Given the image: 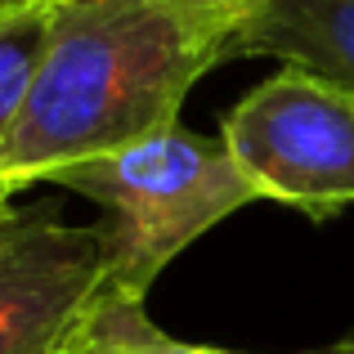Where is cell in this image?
<instances>
[{"instance_id":"obj_1","label":"cell","mask_w":354,"mask_h":354,"mask_svg":"<svg viewBox=\"0 0 354 354\" xmlns=\"http://www.w3.org/2000/svg\"><path fill=\"white\" fill-rule=\"evenodd\" d=\"M242 27L211 0H59L27 108L0 148V193L175 126L198 77L234 59Z\"/></svg>"},{"instance_id":"obj_2","label":"cell","mask_w":354,"mask_h":354,"mask_svg":"<svg viewBox=\"0 0 354 354\" xmlns=\"http://www.w3.org/2000/svg\"><path fill=\"white\" fill-rule=\"evenodd\" d=\"M45 184L108 211V292L130 301H144L184 247L260 202L229 148L180 121L104 157L59 166Z\"/></svg>"},{"instance_id":"obj_3","label":"cell","mask_w":354,"mask_h":354,"mask_svg":"<svg viewBox=\"0 0 354 354\" xmlns=\"http://www.w3.org/2000/svg\"><path fill=\"white\" fill-rule=\"evenodd\" d=\"M220 144L269 202L328 225L354 207V99L305 68H283L238 99Z\"/></svg>"},{"instance_id":"obj_4","label":"cell","mask_w":354,"mask_h":354,"mask_svg":"<svg viewBox=\"0 0 354 354\" xmlns=\"http://www.w3.org/2000/svg\"><path fill=\"white\" fill-rule=\"evenodd\" d=\"M104 283V225H68L54 207L0 211V354H54Z\"/></svg>"},{"instance_id":"obj_5","label":"cell","mask_w":354,"mask_h":354,"mask_svg":"<svg viewBox=\"0 0 354 354\" xmlns=\"http://www.w3.org/2000/svg\"><path fill=\"white\" fill-rule=\"evenodd\" d=\"M234 59H278L354 99V0H260L234 36Z\"/></svg>"},{"instance_id":"obj_6","label":"cell","mask_w":354,"mask_h":354,"mask_svg":"<svg viewBox=\"0 0 354 354\" xmlns=\"http://www.w3.org/2000/svg\"><path fill=\"white\" fill-rule=\"evenodd\" d=\"M54 354H242L225 346H193V341H175L148 319L144 301L104 292L95 296L86 314L72 323V332L59 341Z\"/></svg>"},{"instance_id":"obj_7","label":"cell","mask_w":354,"mask_h":354,"mask_svg":"<svg viewBox=\"0 0 354 354\" xmlns=\"http://www.w3.org/2000/svg\"><path fill=\"white\" fill-rule=\"evenodd\" d=\"M54 18L59 0H0V148L27 108Z\"/></svg>"},{"instance_id":"obj_8","label":"cell","mask_w":354,"mask_h":354,"mask_svg":"<svg viewBox=\"0 0 354 354\" xmlns=\"http://www.w3.org/2000/svg\"><path fill=\"white\" fill-rule=\"evenodd\" d=\"M211 5H225V9H234V14H242V18H251L260 9V0H211Z\"/></svg>"},{"instance_id":"obj_9","label":"cell","mask_w":354,"mask_h":354,"mask_svg":"<svg viewBox=\"0 0 354 354\" xmlns=\"http://www.w3.org/2000/svg\"><path fill=\"white\" fill-rule=\"evenodd\" d=\"M314 354H354V332H346V337H337L332 346H323V350H314Z\"/></svg>"},{"instance_id":"obj_10","label":"cell","mask_w":354,"mask_h":354,"mask_svg":"<svg viewBox=\"0 0 354 354\" xmlns=\"http://www.w3.org/2000/svg\"><path fill=\"white\" fill-rule=\"evenodd\" d=\"M9 202H14V198H5V193H0V211H5V207H9Z\"/></svg>"}]
</instances>
